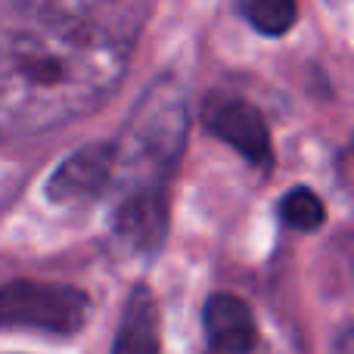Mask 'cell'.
I'll list each match as a JSON object with an SVG mask.
<instances>
[{"instance_id": "cell-2", "label": "cell", "mask_w": 354, "mask_h": 354, "mask_svg": "<svg viewBox=\"0 0 354 354\" xmlns=\"http://www.w3.org/2000/svg\"><path fill=\"white\" fill-rule=\"evenodd\" d=\"M189 131L187 87L174 75L156 78L134 103L122 134L112 140L115 174L109 193L118 189H171Z\"/></svg>"}, {"instance_id": "cell-4", "label": "cell", "mask_w": 354, "mask_h": 354, "mask_svg": "<svg viewBox=\"0 0 354 354\" xmlns=\"http://www.w3.org/2000/svg\"><path fill=\"white\" fill-rule=\"evenodd\" d=\"M168 193L171 189H118L109 212V249L131 264L159 258L168 236Z\"/></svg>"}, {"instance_id": "cell-3", "label": "cell", "mask_w": 354, "mask_h": 354, "mask_svg": "<svg viewBox=\"0 0 354 354\" xmlns=\"http://www.w3.org/2000/svg\"><path fill=\"white\" fill-rule=\"evenodd\" d=\"M91 320V295L72 283L10 280L0 286V330L78 336Z\"/></svg>"}, {"instance_id": "cell-5", "label": "cell", "mask_w": 354, "mask_h": 354, "mask_svg": "<svg viewBox=\"0 0 354 354\" xmlns=\"http://www.w3.org/2000/svg\"><path fill=\"white\" fill-rule=\"evenodd\" d=\"M202 124L212 137L236 149L252 168L270 171L274 168V143L261 109L236 93H212L202 103Z\"/></svg>"}, {"instance_id": "cell-10", "label": "cell", "mask_w": 354, "mask_h": 354, "mask_svg": "<svg viewBox=\"0 0 354 354\" xmlns=\"http://www.w3.org/2000/svg\"><path fill=\"white\" fill-rule=\"evenodd\" d=\"M280 218H283V224L292 227V230L314 233V230H320L326 221L324 199H320L311 187H292L280 199Z\"/></svg>"}, {"instance_id": "cell-7", "label": "cell", "mask_w": 354, "mask_h": 354, "mask_svg": "<svg viewBox=\"0 0 354 354\" xmlns=\"http://www.w3.org/2000/svg\"><path fill=\"white\" fill-rule=\"evenodd\" d=\"M202 336H205V354H261L255 314L239 295L230 292H212L205 299Z\"/></svg>"}, {"instance_id": "cell-11", "label": "cell", "mask_w": 354, "mask_h": 354, "mask_svg": "<svg viewBox=\"0 0 354 354\" xmlns=\"http://www.w3.org/2000/svg\"><path fill=\"white\" fill-rule=\"evenodd\" d=\"M106 0H16V6L28 19L47 22H87Z\"/></svg>"}, {"instance_id": "cell-9", "label": "cell", "mask_w": 354, "mask_h": 354, "mask_svg": "<svg viewBox=\"0 0 354 354\" xmlns=\"http://www.w3.org/2000/svg\"><path fill=\"white\" fill-rule=\"evenodd\" d=\"M233 10L264 37H280L299 19V0H233Z\"/></svg>"}, {"instance_id": "cell-6", "label": "cell", "mask_w": 354, "mask_h": 354, "mask_svg": "<svg viewBox=\"0 0 354 354\" xmlns=\"http://www.w3.org/2000/svg\"><path fill=\"white\" fill-rule=\"evenodd\" d=\"M115 174V149L112 140H93L72 149L44 183V196L53 205H84L109 193Z\"/></svg>"}, {"instance_id": "cell-8", "label": "cell", "mask_w": 354, "mask_h": 354, "mask_svg": "<svg viewBox=\"0 0 354 354\" xmlns=\"http://www.w3.org/2000/svg\"><path fill=\"white\" fill-rule=\"evenodd\" d=\"M159 301L147 283H137L124 299L112 354H159Z\"/></svg>"}, {"instance_id": "cell-1", "label": "cell", "mask_w": 354, "mask_h": 354, "mask_svg": "<svg viewBox=\"0 0 354 354\" xmlns=\"http://www.w3.org/2000/svg\"><path fill=\"white\" fill-rule=\"evenodd\" d=\"M128 62V37L93 19L0 25V143L93 115L122 87Z\"/></svg>"}]
</instances>
